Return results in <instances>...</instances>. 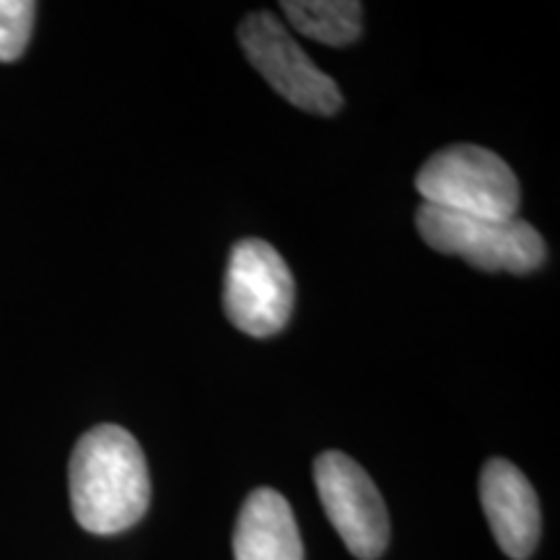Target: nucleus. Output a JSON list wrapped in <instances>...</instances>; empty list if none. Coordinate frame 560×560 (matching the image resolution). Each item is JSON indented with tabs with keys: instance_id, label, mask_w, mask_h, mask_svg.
<instances>
[{
	"instance_id": "f257e3e1",
	"label": "nucleus",
	"mask_w": 560,
	"mask_h": 560,
	"mask_svg": "<svg viewBox=\"0 0 560 560\" xmlns=\"http://www.w3.org/2000/svg\"><path fill=\"white\" fill-rule=\"evenodd\" d=\"M70 506L91 535H120L143 520L151 503L149 462L130 431L96 425L70 454Z\"/></svg>"
},
{
	"instance_id": "f03ea898",
	"label": "nucleus",
	"mask_w": 560,
	"mask_h": 560,
	"mask_svg": "<svg viewBox=\"0 0 560 560\" xmlns=\"http://www.w3.org/2000/svg\"><path fill=\"white\" fill-rule=\"evenodd\" d=\"M416 223L431 249L462 257L486 272L524 276L540 268L548 255L540 231L516 215L514 219H482V215L420 206Z\"/></svg>"
},
{
	"instance_id": "7ed1b4c3",
	"label": "nucleus",
	"mask_w": 560,
	"mask_h": 560,
	"mask_svg": "<svg viewBox=\"0 0 560 560\" xmlns=\"http://www.w3.org/2000/svg\"><path fill=\"white\" fill-rule=\"evenodd\" d=\"M423 206L482 219H514L520 182L511 166L480 145H450L433 153L416 177Z\"/></svg>"
},
{
	"instance_id": "20e7f679",
	"label": "nucleus",
	"mask_w": 560,
	"mask_h": 560,
	"mask_svg": "<svg viewBox=\"0 0 560 560\" xmlns=\"http://www.w3.org/2000/svg\"><path fill=\"white\" fill-rule=\"evenodd\" d=\"M296 285L283 257L262 240L234 244L223 283V310L249 338H272L289 322Z\"/></svg>"
},
{
	"instance_id": "39448f33",
	"label": "nucleus",
	"mask_w": 560,
	"mask_h": 560,
	"mask_svg": "<svg viewBox=\"0 0 560 560\" xmlns=\"http://www.w3.org/2000/svg\"><path fill=\"white\" fill-rule=\"evenodd\" d=\"M240 42L252 66L293 107L312 115H335L342 107L338 83L314 66L272 13H249L240 26Z\"/></svg>"
},
{
	"instance_id": "423d86ee",
	"label": "nucleus",
	"mask_w": 560,
	"mask_h": 560,
	"mask_svg": "<svg viewBox=\"0 0 560 560\" xmlns=\"http://www.w3.org/2000/svg\"><path fill=\"white\" fill-rule=\"evenodd\" d=\"M314 482L327 520L361 560H376L389 545V516L380 488L355 459L325 452L314 462Z\"/></svg>"
},
{
	"instance_id": "0eeeda50",
	"label": "nucleus",
	"mask_w": 560,
	"mask_h": 560,
	"mask_svg": "<svg viewBox=\"0 0 560 560\" xmlns=\"http://www.w3.org/2000/svg\"><path fill=\"white\" fill-rule=\"evenodd\" d=\"M480 503L499 548L511 560H527L540 542L542 516L535 488L506 459L486 462L480 472Z\"/></svg>"
},
{
	"instance_id": "6e6552de",
	"label": "nucleus",
	"mask_w": 560,
	"mask_h": 560,
	"mask_svg": "<svg viewBox=\"0 0 560 560\" xmlns=\"http://www.w3.org/2000/svg\"><path fill=\"white\" fill-rule=\"evenodd\" d=\"M234 560H304L296 516L278 490L247 495L234 529Z\"/></svg>"
},
{
	"instance_id": "1a4fd4ad",
	"label": "nucleus",
	"mask_w": 560,
	"mask_h": 560,
	"mask_svg": "<svg viewBox=\"0 0 560 560\" xmlns=\"http://www.w3.org/2000/svg\"><path fill=\"white\" fill-rule=\"evenodd\" d=\"M293 30L330 47H346L361 37L363 5L355 0H285L280 3Z\"/></svg>"
},
{
	"instance_id": "9d476101",
	"label": "nucleus",
	"mask_w": 560,
	"mask_h": 560,
	"mask_svg": "<svg viewBox=\"0 0 560 560\" xmlns=\"http://www.w3.org/2000/svg\"><path fill=\"white\" fill-rule=\"evenodd\" d=\"M37 3L32 0H0V62H13L24 55L32 39Z\"/></svg>"
}]
</instances>
